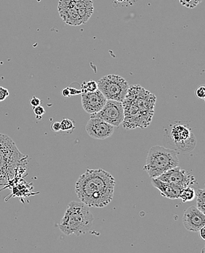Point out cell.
<instances>
[{"mask_svg": "<svg viewBox=\"0 0 205 253\" xmlns=\"http://www.w3.org/2000/svg\"><path fill=\"white\" fill-rule=\"evenodd\" d=\"M115 179L102 169H87L76 181L75 192L88 208H102L114 197Z\"/></svg>", "mask_w": 205, "mask_h": 253, "instance_id": "6da1fadb", "label": "cell"}, {"mask_svg": "<svg viewBox=\"0 0 205 253\" xmlns=\"http://www.w3.org/2000/svg\"><path fill=\"white\" fill-rule=\"evenodd\" d=\"M51 128L54 132H59V131H61V123H53L51 125Z\"/></svg>", "mask_w": 205, "mask_h": 253, "instance_id": "603a6c76", "label": "cell"}, {"mask_svg": "<svg viewBox=\"0 0 205 253\" xmlns=\"http://www.w3.org/2000/svg\"><path fill=\"white\" fill-rule=\"evenodd\" d=\"M40 99H38L37 97H35V96H34V97L32 98V100H31V104H32V106L33 107H37V106L40 105Z\"/></svg>", "mask_w": 205, "mask_h": 253, "instance_id": "cb8c5ba5", "label": "cell"}, {"mask_svg": "<svg viewBox=\"0 0 205 253\" xmlns=\"http://www.w3.org/2000/svg\"><path fill=\"white\" fill-rule=\"evenodd\" d=\"M93 214L89 208L82 202H71L67 206L65 214L59 224V228L66 236H79L91 228Z\"/></svg>", "mask_w": 205, "mask_h": 253, "instance_id": "3957f363", "label": "cell"}, {"mask_svg": "<svg viewBox=\"0 0 205 253\" xmlns=\"http://www.w3.org/2000/svg\"><path fill=\"white\" fill-rule=\"evenodd\" d=\"M177 152L156 145L148 151L144 169L151 178H157L171 169L178 167Z\"/></svg>", "mask_w": 205, "mask_h": 253, "instance_id": "277c9868", "label": "cell"}, {"mask_svg": "<svg viewBox=\"0 0 205 253\" xmlns=\"http://www.w3.org/2000/svg\"><path fill=\"white\" fill-rule=\"evenodd\" d=\"M197 196V208L205 213V194L204 189H198L196 191Z\"/></svg>", "mask_w": 205, "mask_h": 253, "instance_id": "2e32d148", "label": "cell"}, {"mask_svg": "<svg viewBox=\"0 0 205 253\" xmlns=\"http://www.w3.org/2000/svg\"><path fill=\"white\" fill-rule=\"evenodd\" d=\"M196 95H197V97L200 98V99H205V87L200 86L199 87V88H197V90H196Z\"/></svg>", "mask_w": 205, "mask_h": 253, "instance_id": "7402d4cb", "label": "cell"}, {"mask_svg": "<svg viewBox=\"0 0 205 253\" xmlns=\"http://www.w3.org/2000/svg\"><path fill=\"white\" fill-rule=\"evenodd\" d=\"M9 94L10 93H9L8 90L7 88L0 86V102L5 100L8 97Z\"/></svg>", "mask_w": 205, "mask_h": 253, "instance_id": "44dd1931", "label": "cell"}, {"mask_svg": "<svg viewBox=\"0 0 205 253\" xmlns=\"http://www.w3.org/2000/svg\"><path fill=\"white\" fill-rule=\"evenodd\" d=\"M86 131L95 139H105L114 134V127L100 119L90 118L86 126Z\"/></svg>", "mask_w": 205, "mask_h": 253, "instance_id": "30bf717a", "label": "cell"}, {"mask_svg": "<svg viewBox=\"0 0 205 253\" xmlns=\"http://www.w3.org/2000/svg\"><path fill=\"white\" fill-rule=\"evenodd\" d=\"M90 118L100 119L114 127H119L124 121V109L122 102L107 100L100 111L90 115Z\"/></svg>", "mask_w": 205, "mask_h": 253, "instance_id": "ba28073f", "label": "cell"}, {"mask_svg": "<svg viewBox=\"0 0 205 253\" xmlns=\"http://www.w3.org/2000/svg\"><path fill=\"white\" fill-rule=\"evenodd\" d=\"M151 183L159 190L164 197L170 199H179L182 188L177 185H172L168 182H164L158 178H151Z\"/></svg>", "mask_w": 205, "mask_h": 253, "instance_id": "4fadbf2b", "label": "cell"}, {"mask_svg": "<svg viewBox=\"0 0 205 253\" xmlns=\"http://www.w3.org/2000/svg\"><path fill=\"white\" fill-rule=\"evenodd\" d=\"M125 99L131 101L140 110L145 119L151 123L154 116L156 104L155 95L139 85H133L128 88Z\"/></svg>", "mask_w": 205, "mask_h": 253, "instance_id": "8992f818", "label": "cell"}, {"mask_svg": "<svg viewBox=\"0 0 205 253\" xmlns=\"http://www.w3.org/2000/svg\"><path fill=\"white\" fill-rule=\"evenodd\" d=\"M82 105L89 114L98 113L106 103L107 99L99 90L94 92L81 93Z\"/></svg>", "mask_w": 205, "mask_h": 253, "instance_id": "7c38bea8", "label": "cell"}, {"mask_svg": "<svg viewBox=\"0 0 205 253\" xmlns=\"http://www.w3.org/2000/svg\"><path fill=\"white\" fill-rule=\"evenodd\" d=\"M117 1H125V0H117Z\"/></svg>", "mask_w": 205, "mask_h": 253, "instance_id": "83f0119b", "label": "cell"}, {"mask_svg": "<svg viewBox=\"0 0 205 253\" xmlns=\"http://www.w3.org/2000/svg\"><path fill=\"white\" fill-rule=\"evenodd\" d=\"M62 95L63 96H64V97H70V96H71V95H70L69 88H68V87L64 88V89L62 90Z\"/></svg>", "mask_w": 205, "mask_h": 253, "instance_id": "484cf974", "label": "cell"}, {"mask_svg": "<svg viewBox=\"0 0 205 253\" xmlns=\"http://www.w3.org/2000/svg\"><path fill=\"white\" fill-rule=\"evenodd\" d=\"M179 1L182 5L188 8L193 9L197 7L201 2L202 0H179Z\"/></svg>", "mask_w": 205, "mask_h": 253, "instance_id": "d6986e66", "label": "cell"}, {"mask_svg": "<svg viewBox=\"0 0 205 253\" xmlns=\"http://www.w3.org/2000/svg\"><path fill=\"white\" fill-rule=\"evenodd\" d=\"M68 88H69L70 95L71 96H76V95L82 93L81 90H76V88H70V87H68Z\"/></svg>", "mask_w": 205, "mask_h": 253, "instance_id": "d4e9b609", "label": "cell"}, {"mask_svg": "<svg viewBox=\"0 0 205 253\" xmlns=\"http://www.w3.org/2000/svg\"><path fill=\"white\" fill-rule=\"evenodd\" d=\"M170 140L172 142L173 150L179 153H189L194 149L197 141L190 128L182 124L171 126L168 131Z\"/></svg>", "mask_w": 205, "mask_h": 253, "instance_id": "52a82bcc", "label": "cell"}, {"mask_svg": "<svg viewBox=\"0 0 205 253\" xmlns=\"http://www.w3.org/2000/svg\"><path fill=\"white\" fill-rule=\"evenodd\" d=\"M185 228L191 232H198L202 227L205 226V213L196 206H191L185 210L183 216Z\"/></svg>", "mask_w": 205, "mask_h": 253, "instance_id": "8fae6325", "label": "cell"}, {"mask_svg": "<svg viewBox=\"0 0 205 253\" xmlns=\"http://www.w3.org/2000/svg\"><path fill=\"white\" fill-rule=\"evenodd\" d=\"M160 180L172 185H177L180 188H187L197 183L194 176L189 173L186 172L185 170H182L179 167L171 169L166 172L162 174L160 177H157Z\"/></svg>", "mask_w": 205, "mask_h": 253, "instance_id": "9c48e42d", "label": "cell"}, {"mask_svg": "<svg viewBox=\"0 0 205 253\" xmlns=\"http://www.w3.org/2000/svg\"><path fill=\"white\" fill-rule=\"evenodd\" d=\"M196 197V191L191 187L183 188L180 192L179 199L183 202H191Z\"/></svg>", "mask_w": 205, "mask_h": 253, "instance_id": "9a60e30c", "label": "cell"}, {"mask_svg": "<svg viewBox=\"0 0 205 253\" xmlns=\"http://www.w3.org/2000/svg\"><path fill=\"white\" fill-rule=\"evenodd\" d=\"M60 16L66 24L71 26H79L83 24L82 18L75 7L58 8Z\"/></svg>", "mask_w": 205, "mask_h": 253, "instance_id": "5bb4252c", "label": "cell"}, {"mask_svg": "<svg viewBox=\"0 0 205 253\" xmlns=\"http://www.w3.org/2000/svg\"><path fill=\"white\" fill-rule=\"evenodd\" d=\"M98 89L97 82L94 81L83 82L81 85V91L82 93H88V92H94Z\"/></svg>", "mask_w": 205, "mask_h": 253, "instance_id": "e0dca14e", "label": "cell"}, {"mask_svg": "<svg viewBox=\"0 0 205 253\" xmlns=\"http://www.w3.org/2000/svg\"><path fill=\"white\" fill-rule=\"evenodd\" d=\"M98 89L107 100L122 102L129 88V84L122 77L117 75H108L102 77L97 82Z\"/></svg>", "mask_w": 205, "mask_h": 253, "instance_id": "5b68a950", "label": "cell"}, {"mask_svg": "<svg viewBox=\"0 0 205 253\" xmlns=\"http://www.w3.org/2000/svg\"><path fill=\"white\" fill-rule=\"evenodd\" d=\"M27 163V156L23 155L14 141L0 133V188L13 179L19 168Z\"/></svg>", "mask_w": 205, "mask_h": 253, "instance_id": "7a4b0ae2", "label": "cell"}, {"mask_svg": "<svg viewBox=\"0 0 205 253\" xmlns=\"http://www.w3.org/2000/svg\"><path fill=\"white\" fill-rule=\"evenodd\" d=\"M198 232L199 234H200V237H201L203 240H205V227H202V228L199 230Z\"/></svg>", "mask_w": 205, "mask_h": 253, "instance_id": "4316f807", "label": "cell"}, {"mask_svg": "<svg viewBox=\"0 0 205 253\" xmlns=\"http://www.w3.org/2000/svg\"><path fill=\"white\" fill-rule=\"evenodd\" d=\"M34 113L36 115V119L40 120L42 116H43L45 110H44V107L42 106L39 105L37 107H34Z\"/></svg>", "mask_w": 205, "mask_h": 253, "instance_id": "ffe728a7", "label": "cell"}, {"mask_svg": "<svg viewBox=\"0 0 205 253\" xmlns=\"http://www.w3.org/2000/svg\"><path fill=\"white\" fill-rule=\"evenodd\" d=\"M74 128V126L72 121L70 119H65L63 120L61 122V131H72Z\"/></svg>", "mask_w": 205, "mask_h": 253, "instance_id": "ac0fdd59", "label": "cell"}]
</instances>
